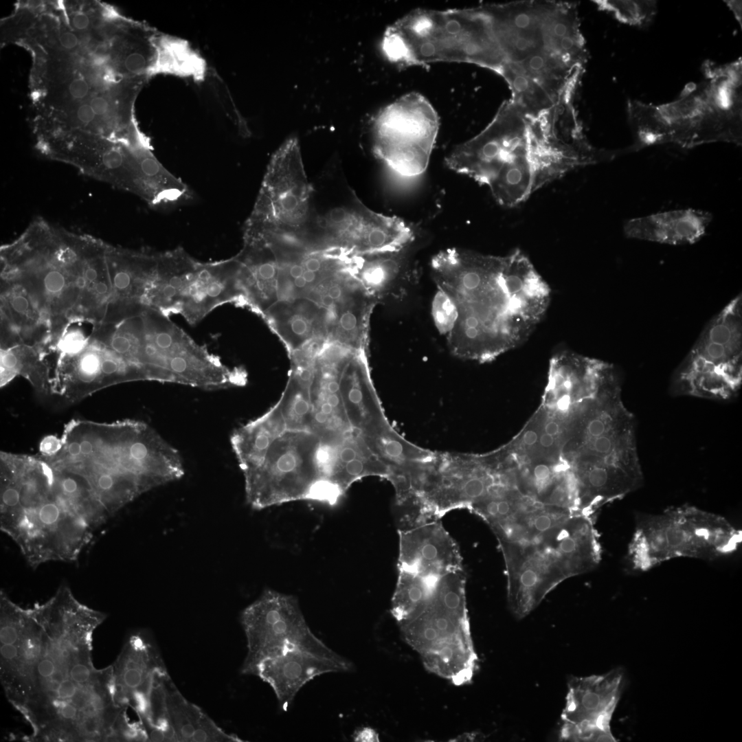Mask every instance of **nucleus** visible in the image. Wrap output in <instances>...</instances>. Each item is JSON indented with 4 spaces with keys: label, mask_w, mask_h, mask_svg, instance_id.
Segmentation results:
<instances>
[{
    "label": "nucleus",
    "mask_w": 742,
    "mask_h": 742,
    "mask_svg": "<svg viewBox=\"0 0 742 742\" xmlns=\"http://www.w3.org/2000/svg\"><path fill=\"white\" fill-rule=\"evenodd\" d=\"M93 236L32 221L1 247V282L20 291L40 314L55 344L72 324L86 323L85 269Z\"/></svg>",
    "instance_id": "nucleus-5"
},
{
    "label": "nucleus",
    "mask_w": 742,
    "mask_h": 742,
    "mask_svg": "<svg viewBox=\"0 0 742 742\" xmlns=\"http://www.w3.org/2000/svg\"><path fill=\"white\" fill-rule=\"evenodd\" d=\"M624 685L620 668L602 675L572 677L561 715L560 741H616L610 723Z\"/></svg>",
    "instance_id": "nucleus-18"
},
{
    "label": "nucleus",
    "mask_w": 742,
    "mask_h": 742,
    "mask_svg": "<svg viewBox=\"0 0 742 742\" xmlns=\"http://www.w3.org/2000/svg\"><path fill=\"white\" fill-rule=\"evenodd\" d=\"M247 653L241 673L255 675L265 659L284 650L325 644L311 631L297 598L266 589L240 614Z\"/></svg>",
    "instance_id": "nucleus-16"
},
{
    "label": "nucleus",
    "mask_w": 742,
    "mask_h": 742,
    "mask_svg": "<svg viewBox=\"0 0 742 742\" xmlns=\"http://www.w3.org/2000/svg\"><path fill=\"white\" fill-rule=\"evenodd\" d=\"M367 352L331 344L291 359L279 400L235 429L230 444L254 509L336 503L355 482L388 479L412 444L389 423Z\"/></svg>",
    "instance_id": "nucleus-1"
},
{
    "label": "nucleus",
    "mask_w": 742,
    "mask_h": 742,
    "mask_svg": "<svg viewBox=\"0 0 742 742\" xmlns=\"http://www.w3.org/2000/svg\"><path fill=\"white\" fill-rule=\"evenodd\" d=\"M425 668L456 686L469 684L477 664L471 633L464 570L441 576L423 609L399 625Z\"/></svg>",
    "instance_id": "nucleus-11"
},
{
    "label": "nucleus",
    "mask_w": 742,
    "mask_h": 742,
    "mask_svg": "<svg viewBox=\"0 0 742 742\" xmlns=\"http://www.w3.org/2000/svg\"><path fill=\"white\" fill-rule=\"evenodd\" d=\"M71 23L74 28L78 31H85L89 29L91 24L89 16L83 12H76L71 18Z\"/></svg>",
    "instance_id": "nucleus-35"
},
{
    "label": "nucleus",
    "mask_w": 742,
    "mask_h": 742,
    "mask_svg": "<svg viewBox=\"0 0 742 742\" xmlns=\"http://www.w3.org/2000/svg\"><path fill=\"white\" fill-rule=\"evenodd\" d=\"M425 234L420 229L404 245L389 251L355 256L353 271L377 302L392 295L401 296L419 276L416 254Z\"/></svg>",
    "instance_id": "nucleus-27"
},
{
    "label": "nucleus",
    "mask_w": 742,
    "mask_h": 742,
    "mask_svg": "<svg viewBox=\"0 0 742 742\" xmlns=\"http://www.w3.org/2000/svg\"><path fill=\"white\" fill-rule=\"evenodd\" d=\"M712 220L711 213L697 209L673 210L628 220L625 235L631 239L670 245L700 240Z\"/></svg>",
    "instance_id": "nucleus-29"
},
{
    "label": "nucleus",
    "mask_w": 742,
    "mask_h": 742,
    "mask_svg": "<svg viewBox=\"0 0 742 742\" xmlns=\"http://www.w3.org/2000/svg\"><path fill=\"white\" fill-rule=\"evenodd\" d=\"M572 515L565 509L535 504L491 528L498 541L534 543Z\"/></svg>",
    "instance_id": "nucleus-30"
},
{
    "label": "nucleus",
    "mask_w": 742,
    "mask_h": 742,
    "mask_svg": "<svg viewBox=\"0 0 742 742\" xmlns=\"http://www.w3.org/2000/svg\"><path fill=\"white\" fill-rule=\"evenodd\" d=\"M355 739L357 741H378L379 736L374 730L366 728L356 734Z\"/></svg>",
    "instance_id": "nucleus-36"
},
{
    "label": "nucleus",
    "mask_w": 742,
    "mask_h": 742,
    "mask_svg": "<svg viewBox=\"0 0 742 742\" xmlns=\"http://www.w3.org/2000/svg\"><path fill=\"white\" fill-rule=\"evenodd\" d=\"M91 86L85 78L76 77L69 80L67 91L71 100L78 103L82 102L87 97L89 96Z\"/></svg>",
    "instance_id": "nucleus-33"
},
{
    "label": "nucleus",
    "mask_w": 742,
    "mask_h": 742,
    "mask_svg": "<svg viewBox=\"0 0 742 742\" xmlns=\"http://www.w3.org/2000/svg\"><path fill=\"white\" fill-rule=\"evenodd\" d=\"M55 357L54 383L62 390L85 394L128 382L129 369L91 326L75 348L49 352Z\"/></svg>",
    "instance_id": "nucleus-20"
},
{
    "label": "nucleus",
    "mask_w": 742,
    "mask_h": 742,
    "mask_svg": "<svg viewBox=\"0 0 742 742\" xmlns=\"http://www.w3.org/2000/svg\"><path fill=\"white\" fill-rule=\"evenodd\" d=\"M311 184V214L300 243L308 248L366 255L398 248L420 229L368 208L334 164Z\"/></svg>",
    "instance_id": "nucleus-9"
},
{
    "label": "nucleus",
    "mask_w": 742,
    "mask_h": 742,
    "mask_svg": "<svg viewBox=\"0 0 742 742\" xmlns=\"http://www.w3.org/2000/svg\"><path fill=\"white\" fill-rule=\"evenodd\" d=\"M157 255L158 252L108 245L107 262L114 297L113 324L137 315L146 308V297L155 276Z\"/></svg>",
    "instance_id": "nucleus-26"
},
{
    "label": "nucleus",
    "mask_w": 742,
    "mask_h": 742,
    "mask_svg": "<svg viewBox=\"0 0 742 742\" xmlns=\"http://www.w3.org/2000/svg\"><path fill=\"white\" fill-rule=\"evenodd\" d=\"M396 588L392 598L391 614L398 625L416 617L431 598L438 579L398 570Z\"/></svg>",
    "instance_id": "nucleus-31"
},
{
    "label": "nucleus",
    "mask_w": 742,
    "mask_h": 742,
    "mask_svg": "<svg viewBox=\"0 0 742 742\" xmlns=\"http://www.w3.org/2000/svg\"><path fill=\"white\" fill-rule=\"evenodd\" d=\"M1 476L19 495L1 508L0 526L33 567L49 561H75L109 518L98 508L60 488L53 469L11 464Z\"/></svg>",
    "instance_id": "nucleus-7"
},
{
    "label": "nucleus",
    "mask_w": 742,
    "mask_h": 742,
    "mask_svg": "<svg viewBox=\"0 0 742 742\" xmlns=\"http://www.w3.org/2000/svg\"><path fill=\"white\" fill-rule=\"evenodd\" d=\"M351 662L326 644L297 647L264 660L255 675L273 690L280 708L286 711L299 690L315 677L325 673L350 671Z\"/></svg>",
    "instance_id": "nucleus-21"
},
{
    "label": "nucleus",
    "mask_w": 742,
    "mask_h": 742,
    "mask_svg": "<svg viewBox=\"0 0 742 742\" xmlns=\"http://www.w3.org/2000/svg\"><path fill=\"white\" fill-rule=\"evenodd\" d=\"M742 385V296L728 303L711 319L674 371L673 396L726 401Z\"/></svg>",
    "instance_id": "nucleus-14"
},
{
    "label": "nucleus",
    "mask_w": 742,
    "mask_h": 742,
    "mask_svg": "<svg viewBox=\"0 0 742 742\" xmlns=\"http://www.w3.org/2000/svg\"><path fill=\"white\" fill-rule=\"evenodd\" d=\"M485 10L504 56L505 78L554 94L583 71L588 54L573 4L517 1Z\"/></svg>",
    "instance_id": "nucleus-6"
},
{
    "label": "nucleus",
    "mask_w": 742,
    "mask_h": 742,
    "mask_svg": "<svg viewBox=\"0 0 742 742\" xmlns=\"http://www.w3.org/2000/svg\"><path fill=\"white\" fill-rule=\"evenodd\" d=\"M431 269L445 300L441 329L456 357L489 362L524 343L545 316L551 289L529 258L449 248Z\"/></svg>",
    "instance_id": "nucleus-2"
},
{
    "label": "nucleus",
    "mask_w": 742,
    "mask_h": 742,
    "mask_svg": "<svg viewBox=\"0 0 742 742\" xmlns=\"http://www.w3.org/2000/svg\"><path fill=\"white\" fill-rule=\"evenodd\" d=\"M67 455L69 458L66 460L74 459L80 455V445L77 440H71L67 445Z\"/></svg>",
    "instance_id": "nucleus-38"
},
{
    "label": "nucleus",
    "mask_w": 742,
    "mask_h": 742,
    "mask_svg": "<svg viewBox=\"0 0 742 742\" xmlns=\"http://www.w3.org/2000/svg\"><path fill=\"white\" fill-rule=\"evenodd\" d=\"M598 8L612 14L622 23L638 27L649 25L657 12L653 0H598Z\"/></svg>",
    "instance_id": "nucleus-32"
},
{
    "label": "nucleus",
    "mask_w": 742,
    "mask_h": 742,
    "mask_svg": "<svg viewBox=\"0 0 742 742\" xmlns=\"http://www.w3.org/2000/svg\"><path fill=\"white\" fill-rule=\"evenodd\" d=\"M153 712L156 726L175 742H239L178 690L167 671L157 679Z\"/></svg>",
    "instance_id": "nucleus-23"
},
{
    "label": "nucleus",
    "mask_w": 742,
    "mask_h": 742,
    "mask_svg": "<svg viewBox=\"0 0 742 742\" xmlns=\"http://www.w3.org/2000/svg\"><path fill=\"white\" fill-rule=\"evenodd\" d=\"M741 542V530L726 518L683 505L639 515L627 560L631 570L642 572L677 558L712 561L732 554Z\"/></svg>",
    "instance_id": "nucleus-12"
},
{
    "label": "nucleus",
    "mask_w": 742,
    "mask_h": 742,
    "mask_svg": "<svg viewBox=\"0 0 742 742\" xmlns=\"http://www.w3.org/2000/svg\"><path fill=\"white\" fill-rule=\"evenodd\" d=\"M730 10L734 14L735 19L739 22L741 27H742V8L741 1L738 0H728L723 1Z\"/></svg>",
    "instance_id": "nucleus-37"
},
{
    "label": "nucleus",
    "mask_w": 742,
    "mask_h": 742,
    "mask_svg": "<svg viewBox=\"0 0 742 742\" xmlns=\"http://www.w3.org/2000/svg\"><path fill=\"white\" fill-rule=\"evenodd\" d=\"M58 43L63 49L71 51L77 47L79 40L74 32L63 31L58 36Z\"/></svg>",
    "instance_id": "nucleus-34"
},
{
    "label": "nucleus",
    "mask_w": 742,
    "mask_h": 742,
    "mask_svg": "<svg viewBox=\"0 0 742 742\" xmlns=\"http://www.w3.org/2000/svg\"><path fill=\"white\" fill-rule=\"evenodd\" d=\"M165 670L163 659L151 636L142 631L133 634L113 668L116 702L133 706L139 714L143 712L155 676Z\"/></svg>",
    "instance_id": "nucleus-25"
},
{
    "label": "nucleus",
    "mask_w": 742,
    "mask_h": 742,
    "mask_svg": "<svg viewBox=\"0 0 742 742\" xmlns=\"http://www.w3.org/2000/svg\"><path fill=\"white\" fill-rule=\"evenodd\" d=\"M741 58L720 66L706 63L704 80L686 85L679 98L655 105L627 102L628 120L636 151L646 146L674 144L699 145L742 141Z\"/></svg>",
    "instance_id": "nucleus-8"
},
{
    "label": "nucleus",
    "mask_w": 742,
    "mask_h": 742,
    "mask_svg": "<svg viewBox=\"0 0 742 742\" xmlns=\"http://www.w3.org/2000/svg\"><path fill=\"white\" fill-rule=\"evenodd\" d=\"M486 186L506 207L526 201L543 186L591 166L589 146L576 120L552 106L539 114L508 102L490 123Z\"/></svg>",
    "instance_id": "nucleus-4"
},
{
    "label": "nucleus",
    "mask_w": 742,
    "mask_h": 742,
    "mask_svg": "<svg viewBox=\"0 0 742 742\" xmlns=\"http://www.w3.org/2000/svg\"><path fill=\"white\" fill-rule=\"evenodd\" d=\"M311 194L297 139L291 137L271 159L245 236L300 243L309 221Z\"/></svg>",
    "instance_id": "nucleus-15"
},
{
    "label": "nucleus",
    "mask_w": 742,
    "mask_h": 742,
    "mask_svg": "<svg viewBox=\"0 0 742 742\" xmlns=\"http://www.w3.org/2000/svg\"><path fill=\"white\" fill-rule=\"evenodd\" d=\"M43 153L86 175L139 196L153 206L171 198L177 179L153 156L137 147L78 132H58L44 143Z\"/></svg>",
    "instance_id": "nucleus-13"
},
{
    "label": "nucleus",
    "mask_w": 742,
    "mask_h": 742,
    "mask_svg": "<svg viewBox=\"0 0 742 742\" xmlns=\"http://www.w3.org/2000/svg\"><path fill=\"white\" fill-rule=\"evenodd\" d=\"M130 357L144 380L207 390L244 385L245 374L231 369L196 343L168 316L150 308L128 318Z\"/></svg>",
    "instance_id": "nucleus-10"
},
{
    "label": "nucleus",
    "mask_w": 742,
    "mask_h": 742,
    "mask_svg": "<svg viewBox=\"0 0 742 742\" xmlns=\"http://www.w3.org/2000/svg\"><path fill=\"white\" fill-rule=\"evenodd\" d=\"M233 302L243 303L236 257L213 263L194 260L184 276L174 313L195 324L215 308Z\"/></svg>",
    "instance_id": "nucleus-22"
},
{
    "label": "nucleus",
    "mask_w": 742,
    "mask_h": 742,
    "mask_svg": "<svg viewBox=\"0 0 742 742\" xmlns=\"http://www.w3.org/2000/svg\"><path fill=\"white\" fill-rule=\"evenodd\" d=\"M398 532V570L432 578L463 570L458 546L440 521L430 520Z\"/></svg>",
    "instance_id": "nucleus-24"
},
{
    "label": "nucleus",
    "mask_w": 742,
    "mask_h": 742,
    "mask_svg": "<svg viewBox=\"0 0 742 742\" xmlns=\"http://www.w3.org/2000/svg\"><path fill=\"white\" fill-rule=\"evenodd\" d=\"M395 103L378 115L373 126V150L395 172L405 177L425 171L438 129L430 108H406Z\"/></svg>",
    "instance_id": "nucleus-17"
},
{
    "label": "nucleus",
    "mask_w": 742,
    "mask_h": 742,
    "mask_svg": "<svg viewBox=\"0 0 742 742\" xmlns=\"http://www.w3.org/2000/svg\"><path fill=\"white\" fill-rule=\"evenodd\" d=\"M621 392L616 373L574 397L565 411L554 462L573 473L581 511L587 516L594 517L644 482L636 419Z\"/></svg>",
    "instance_id": "nucleus-3"
},
{
    "label": "nucleus",
    "mask_w": 742,
    "mask_h": 742,
    "mask_svg": "<svg viewBox=\"0 0 742 742\" xmlns=\"http://www.w3.org/2000/svg\"><path fill=\"white\" fill-rule=\"evenodd\" d=\"M536 542L566 579L593 570L601 560V546L592 517L572 515Z\"/></svg>",
    "instance_id": "nucleus-28"
},
{
    "label": "nucleus",
    "mask_w": 742,
    "mask_h": 742,
    "mask_svg": "<svg viewBox=\"0 0 742 742\" xmlns=\"http://www.w3.org/2000/svg\"><path fill=\"white\" fill-rule=\"evenodd\" d=\"M498 542L506 567L508 607L521 619L566 578L538 542Z\"/></svg>",
    "instance_id": "nucleus-19"
}]
</instances>
